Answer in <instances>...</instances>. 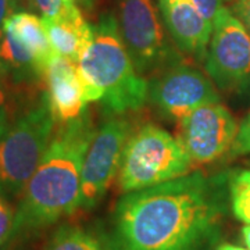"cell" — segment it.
I'll list each match as a JSON object with an SVG mask.
<instances>
[{"instance_id": "6da1fadb", "label": "cell", "mask_w": 250, "mask_h": 250, "mask_svg": "<svg viewBox=\"0 0 250 250\" xmlns=\"http://www.w3.org/2000/svg\"><path fill=\"white\" fill-rule=\"evenodd\" d=\"M229 175L193 172L124 193L102 231L104 250H215Z\"/></svg>"}, {"instance_id": "7a4b0ae2", "label": "cell", "mask_w": 250, "mask_h": 250, "mask_svg": "<svg viewBox=\"0 0 250 250\" xmlns=\"http://www.w3.org/2000/svg\"><path fill=\"white\" fill-rule=\"evenodd\" d=\"M95 134L88 110L53 134L18 202L10 242L31 238L80 207L82 167Z\"/></svg>"}, {"instance_id": "3957f363", "label": "cell", "mask_w": 250, "mask_h": 250, "mask_svg": "<svg viewBox=\"0 0 250 250\" xmlns=\"http://www.w3.org/2000/svg\"><path fill=\"white\" fill-rule=\"evenodd\" d=\"M78 68L86 102H102L111 114L135 111L147 99L149 82L135 68L113 16L93 25V39Z\"/></svg>"}, {"instance_id": "277c9868", "label": "cell", "mask_w": 250, "mask_h": 250, "mask_svg": "<svg viewBox=\"0 0 250 250\" xmlns=\"http://www.w3.org/2000/svg\"><path fill=\"white\" fill-rule=\"evenodd\" d=\"M56 118L47 93L0 129V196L21 197L52 141Z\"/></svg>"}, {"instance_id": "5b68a950", "label": "cell", "mask_w": 250, "mask_h": 250, "mask_svg": "<svg viewBox=\"0 0 250 250\" xmlns=\"http://www.w3.org/2000/svg\"><path fill=\"white\" fill-rule=\"evenodd\" d=\"M192 164L178 139L157 125H143L126 142L118 172V189L128 193L181 178Z\"/></svg>"}, {"instance_id": "8992f818", "label": "cell", "mask_w": 250, "mask_h": 250, "mask_svg": "<svg viewBox=\"0 0 250 250\" xmlns=\"http://www.w3.org/2000/svg\"><path fill=\"white\" fill-rule=\"evenodd\" d=\"M120 32L139 74L177 65L153 0H120Z\"/></svg>"}, {"instance_id": "52a82bcc", "label": "cell", "mask_w": 250, "mask_h": 250, "mask_svg": "<svg viewBox=\"0 0 250 250\" xmlns=\"http://www.w3.org/2000/svg\"><path fill=\"white\" fill-rule=\"evenodd\" d=\"M206 71L223 90L238 89L250 77V34L231 10L221 7L213 21Z\"/></svg>"}, {"instance_id": "ba28073f", "label": "cell", "mask_w": 250, "mask_h": 250, "mask_svg": "<svg viewBox=\"0 0 250 250\" xmlns=\"http://www.w3.org/2000/svg\"><path fill=\"white\" fill-rule=\"evenodd\" d=\"M131 125L124 118L113 117L100 126L86 152L81 178V206L92 208L106 195L120 172Z\"/></svg>"}, {"instance_id": "9c48e42d", "label": "cell", "mask_w": 250, "mask_h": 250, "mask_svg": "<svg viewBox=\"0 0 250 250\" xmlns=\"http://www.w3.org/2000/svg\"><path fill=\"white\" fill-rule=\"evenodd\" d=\"M178 141L196 164H207L231 150L238 134L232 114L220 103H208L184 117Z\"/></svg>"}, {"instance_id": "30bf717a", "label": "cell", "mask_w": 250, "mask_h": 250, "mask_svg": "<svg viewBox=\"0 0 250 250\" xmlns=\"http://www.w3.org/2000/svg\"><path fill=\"white\" fill-rule=\"evenodd\" d=\"M147 98L164 116L177 121L205 104L220 102L211 81L184 64L168 67L154 77L149 82Z\"/></svg>"}, {"instance_id": "8fae6325", "label": "cell", "mask_w": 250, "mask_h": 250, "mask_svg": "<svg viewBox=\"0 0 250 250\" xmlns=\"http://www.w3.org/2000/svg\"><path fill=\"white\" fill-rule=\"evenodd\" d=\"M47 98L56 121L68 123L86 111V99L78 64L56 54L46 68Z\"/></svg>"}, {"instance_id": "7c38bea8", "label": "cell", "mask_w": 250, "mask_h": 250, "mask_svg": "<svg viewBox=\"0 0 250 250\" xmlns=\"http://www.w3.org/2000/svg\"><path fill=\"white\" fill-rule=\"evenodd\" d=\"M159 6L164 24L179 50L199 60L206 59L213 24L189 0H159Z\"/></svg>"}, {"instance_id": "4fadbf2b", "label": "cell", "mask_w": 250, "mask_h": 250, "mask_svg": "<svg viewBox=\"0 0 250 250\" xmlns=\"http://www.w3.org/2000/svg\"><path fill=\"white\" fill-rule=\"evenodd\" d=\"M54 53L80 62L93 39V27L86 22L77 4L65 3L64 10L53 18H42Z\"/></svg>"}, {"instance_id": "5bb4252c", "label": "cell", "mask_w": 250, "mask_h": 250, "mask_svg": "<svg viewBox=\"0 0 250 250\" xmlns=\"http://www.w3.org/2000/svg\"><path fill=\"white\" fill-rule=\"evenodd\" d=\"M4 31L14 35L34 56L39 75H45L49 62L56 53L52 49L42 18L28 11H16L4 22Z\"/></svg>"}, {"instance_id": "9a60e30c", "label": "cell", "mask_w": 250, "mask_h": 250, "mask_svg": "<svg viewBox=\"0 0 250 250\" xmlns=\"http://www.w3.org/2000/svg\"><path fill=\"white\" fill-rule=\"evenodd\" d=\"M43 250H104V248L80 225L62 224L50 235Z\"/></svg>"}, {"instance_id": "2e32d148", "label": "cell", "mask_w": 250, "mask_h": 250, "mask_svg": "<svg viewBox=\"0 0 250 250\" xmlns=\"http://www.w3.org/2000/svg\"><path fill=\"white\" fill-rule=\"evenodd\" d=\"M0 62L10 70L20 72H32L39 75L34 56L17 38L4 31V39L0 45Z\"/></svg>"}, {"instance_id": "e0dca14e", "label": "cell", "mask_w": 250, "mask_h": 250, "mask_svg": "<svg viewBox=\"0 0 250 250\" xmlns=\"http://www.w3.org/2000/svg\"><path fill=\"white\" fill-rule=\"evenodd\" d=\"M228 192L233 215L250 225V170L238 171L229 177Z\"/></svg>"}, {"instance_id": "ac0fdd59", "label": "cell", "mask_w": 250, "mask_h": 250, "mask_svg": "<svg viewBox=\"0 0 250 250\" xmlns=\"http://www.w3.org/2000/svg\"><path fill=\"white\" fill-rule=\"evenodd\" d=\"M14 227V214L10 210L7 200L0 196V248L10 243Z\"/></svg>"}, {"instance_id": "d6986e66", "label": "cell", "mask_w": 250, "mask_h": 250, "mask_svg": "<svg viewBox=\"0 0 250 250\" xmlns=\"http://www.w3.org/2000/svg\"><path fill=\"white\" fill-rule=\"evenodd\" d=\"M232 156H242V154H250V114L246 117L238 129V134L235 138L232 147H231Z\"/></svg>"}, {"instance_id": "ffe728a7", "label": "cell", "mask_w": 250, "mask_h": 250, "mask_svg": "<svg viewBox=\"0 0 250 250\" xmlns=\"http://www.w3.org/2000/svg\"><path fill=\"white\" fill-rule=\"evenodd\" d=\"M31 3L41 13L42 18L57 17L65 6L62 0H31Z\"/></svg>"}, {"instance_id": "44dd1931", "label": "cell", "mask_w": 250, "mask_h": 250, "mask_svg": "<svg viewBox=\"0 0 250 250\" xmlns=\"http://www.w3.org/2000/svg\"><path fill=\"white\" fill-rule=\"evenodd\" d=\"M189 1L211 24L217 17L218 11L223 7V0H189Z\"/></svg>"}, {"instance_id": "7402d4cb", "label": "cell", "mask_w": 250, "mask_h": 250, "mask_svg": "<svg viewBox=\"0 0 250 250\" xmlns=\"http://www.w3.org/2000/svg\"><path fill=\"white\" fill-rule=\"evenodd\" d=\"M233 11L238 20L250 34V0H238L233 4Z\"/></svg>"}, {"instance_id": "603a6c76", "label": "cell", "mask_w": 250, "mask_h": 250, "mask_svg": "<svg viewBox=\"0 0 250 250\" xmlns=\"http://www.w3.org/2000/svg\"><path fill=\"white\" fill-rule=\"evenodd\" d=\"M16 9L14 0H0V45L4 39V22Z\"/></svg>"}, {"instance_id": "cb8c5ba5", "label": "cell", "mask_w": 250, "mask_h": 250, "mask_svg": "<svg viewBox=\"0 0 250 250\" xmlns=\"http://www.w3.org/2000/svg\"><path fill=\"white\" fill-rule=\"evenodd\" d=\"M7 107H9L7 106V90L4 88L3 82L0 81V129L9 121V117H7L9 108Z\"/></svg>"}, {"instance_id": "d4e9b609", "label": "cell", "mask_w": 250, "mask_h": 250, "mask_svg": "<svg viewBox=\"0 0 250 250\" xmlns=\"http://www.w3.org/2000/svg\"><path fill=\"white\" fill-rule=\"evenodd\" d=\"M242 238H243L245 245L248 246V249L250 250V225H245L242 228Z\"/></svg>"}, {"instance_id": "484cf974", "label": "cell", "mask_w": 250, "mask_h": 250, "mask_svg": "<svg viewBox=\"0 0 250 250\" xmlns=\"http://www.w3.org/2000/svg\"><path fill=\"white\" fill-rule=\"evenodd\" d=\"M64 3H71V4H77L78 7H89L92 0H62Z\"/></svg>"}, {"instance_id": "4316f807", "label": "cell", "mask_w": 250, "mask_h": 250, "mask_svg": "<svg viewBox=\"0 0 250 250\" xmlns=\"http://www.w3.org/2000/svg\"><path fill=\"white\" fill-rule=\"evenodd\" d=\"M215 250H249V249H243L241 246H235V245H231V243H221L218 245V248Z\"/></svg>"}, {"instance_id": "83f0119b", "label": "cell", "mask_w": 250, "mask_h": 250, "mask_svg": "<svg viewBox=\"0 0 250 250\" xmlns=\"http://www.w3.org/2000/svg\"><path fill=\"white\" fill-rule=\"evenodd\" d=\"M16 250H31V249H28L27 246H24V245H21V246H18L17 249Z\"/></svg>"}, {"instance_id": "f1b7e54d", "label": "cell", "mask_w": 250, "mask_h": 250, "mask_svg": "<svg viewBox=\"0 0 250 250\" xmlns=\"http://www.w3.org/2000/svg\"><path fill=\"white\" fill-rule=\"evenodd\" d=\"M16 1V7H17V3H18V0H14Z\"/></svg>"}, {"instance_id": "f546056e", "label": "cell", "mask_w": 250, "mask_h": 250, "mask_svg": "<svg viewBox=\"0 0 250 250\" xmlns=\"http://www.w3.org/2000/svg\"><path fill=\"white\" fill-rule=\"evenodd\" d=\"M1 70H3V68H1V67H0V72H1Z\"/></svg>"}]
</instances>
